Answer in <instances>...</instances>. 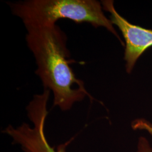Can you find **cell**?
<instances>
[{"label":"cell","instance_id":"1","mask_svg":"<svg viewBox=\"0 0 152 152\" xmlns=\"http://www.w3.org/2000/svg\"><path fill=\"white\" fill-rule=\"evenodd\" d=\"M25 27L27 44L37 64L36 73L44 89L53 93L54 107L68 111L86 96L92 100L84 82L76 77L70 65L73 60L69 59L65 33L56 24Z\"/></svg>","mask_w":152,"mask_h":152},{"label":"cell","instance_id":"6","mask_svg":"<svg viewBox=\"0 0 152 152\" xmlns=\"http://www.w3.org/2000/svg\"><path fill=\"white\" fill-rule=\"evenodd\" d=\"M139 129L140 130L146 131L150 135H152V124L146 120H144L141 122Z\"/></svg>","mask_w":152,"mask_h":152},{"label":"cell","instance_id":"4","mask_svg":"<svg viewBox=\"0 0 152 152\" xmlns=\"http://www.w3.org/2000/svg\"><path fill=\"white\" fill-rule=\"evenodd\" d=\"M102 4L104 10L110 14V21L120 29L125 38L124 59L126 71L130 73L140 56L152 46V30L131 24L115 10L113 1H102Z\"/></svg>","mask_w":152,"mask_h":152},{"label":"cell","instance_id":"3","mask_svg":"<svg viewBox=\"0 0 152 152\" xmlns=\"http://www.w3.org/2000/svg\"><path fill=\"white\" fill-rule=\"evenodd\" d=\"M50 94L45 89L41 94L34 96L27 107V115L33 126L23 123L16 127L9 125L3 132L9 136L12 142L20 146L24 152H67L69 142L52 147L45 132V122L48 115L47 108Z\"/></svg>","mask_w":152,"mask_h":152},{"label":"cell","instance_id":"2","mask_svg":"<svg viewBox=\"0 0 152 152\" xmlns=\"http://www.w3.org/2000/svg\"><path fill=\"white\" fill-rule=\"evenodd\" d=\"M9 6L12 14L20 18L25 26L54 25L60 19H69L76 23H88L95 28H107L124 45L97 1L26 0L10 2Z\"/></svg>","mask_w":152,"mask_h":152},{"label":"cell","instance_id":"5","mask_svg":"<svg viewBox=\"0 0 152 152\" xmlns=\"http://www.w3.org/2000/svg\"><path fill=\"white\" fill-rule=\"evenodd\" d=\"M137 152H152V147L145 137H140L139 139Z\"/></svg>","mask_w":152,"mask_h":152}]
</instances>
